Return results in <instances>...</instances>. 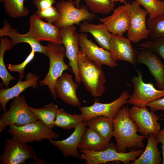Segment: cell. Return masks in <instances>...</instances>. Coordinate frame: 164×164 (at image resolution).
Listing matches in <instances>:
<instances>
[{
  "instance_id": "1",
  "label": "cell",
  "mask_w": 164,
  "mask_h": 164,
  "mask_svg": "<svg viewBox=\"0 0 164 164\" xmlns=\"http://www.w3.org/2000/svg\"><path fill=\"white\" fill-rule=\"evenodd\" d=\"M128 106H123L116 118L113 120V136L116 142V148L120 152H127L128 149L143 148V141L146 138L139 135L138 126L130 117Z\"/></svg>"
},
{
  "instance_id": "2",
  "label": "cell",
  "mask_w": 164,
  "mask_h": 164,
  "mask_svg": "<svg viewBox=\"0 0 164 164\" xmlns=\"http://www.w3.org/2000/svg\"><path fill=\"white\" fill-rule=\"evenodd\" d=\"M77 62L81 82L93 97L101 96L105 91L106 82L101 66L80 52Z\"/></svg>"
},
{
  "instance_id": "3",
  "label": "cell",
  "mask_w": 164,
  "mask_h": 164,
  "mask_svg": "<svg viewBox=\"0 0 164 164\" xmlns=\"http://www.w3.org/2000/svg\"><path fill=\"white\" fill-rule=\"evenodd\" d=\"M45 48L49 58V70L45 78L38 82L40 86H48L53 99L56 100L57 97L55 89L56 81L64 70L69 69L64 60L66 50L63 44L50 43Z\"/></svg>"
},
{
  "instance_id": "4",
  "label": "cell",
  "mask_w": 164,
  "mask_h": 164,
  "mask_svg": "<svg viewBox=\"0 0 164 164\" xmlns=\"http://www.w3.org/2000/svg\"><path fill=\"white\" fill-rule=\"evenodd\" d=\"M143 148L132 149L128 152L118 151L116 146L110 143L108 147L99 151H92L80 149L81 153L79 159L84 160L87 164H101L112 161H120L124 164H130L142 153Z\"/></svg>"
},
{
  "instance_id": "5",
  "label": "cell",
  "mask_w": 164,
  "mask_h": 164,
  "mask_svg": "<svg viewBox=\"0 0 164 164\" xmlns=\"http://www.w3.org/2000/svg\"><path fill=\"white\" fill-rule=\"evenodd\" d=\"M9 109L0 116V132L8 125L21 126L37 121V118L30 109L23 95L12 100Z\"/></svg>"
},
{
  "instance_id": "6",
  "label": "cell",
  "mask_w": 164,
  "mask_h": 164,
  "mask_svg": "<svg viewBox=\"0 0 164 164\" xmlns=\"http://www.w3.org/2000/svg\"><path fill=\"white\" fill-rule=\"evenodd\" d=\"M9 126L7 133L12 137L26 143L40 142L44 139H54L60 136L39 120L21 126Z\"/></svg>"
},
{
  "instance_id": "7",
  "label": "cell",
  "mask_w": 164,
  "mask_h": 164,
  "mask_svg": "<svg viewBox=\"0 0 164 164\" xmlns=\"http://www.w3.org/2000/svg\"><path fill=\"white\" fill-rule=\"evenodd\" d=\"M56 8L60 13V17L54 24L60 29L75 24L79 25L80 22L84 20L91 22L96 17L95 14L89 12L85 5L77 8L73 0H61L56 4Z\"/></svg>"
},
{
  "instance_id": "8",
  "label": "cell",
  "mask_w": 164,
  "mask_h": 164,
  "mask_svg": "<svg viewBox=\"0 0 164 164\" xmlns=\"http://www.w3.org/2000/svg\"><path fill=\"white\" fill-rule=\"evenodd\" d=\"M2 150L0 156V164H25L28 159L38 158L30 145L13 137L10 139L6 138L3 144Z\"/></svg>"
},
{
  "instance_id": "9",
  "label": "cell",
  "mask_w": 164,
  "mask_h": 164,
  "mask_svg": "<svg viewBox=\"0 0 164 164\" xmlns=\"http://www.w3.org/2000/svg\"><path fill=\"white\" fill-rule=\"evenodd\" d=\"M128 13L130 25L127 31V36L132 42L137 43L141 40L149 38V31L146 23V17L148 13L145 9L141 8L136 1L132 3H124Z\"/></svg>"
},
{
  "instance_id": "10",
  "label": "cell",
  "mask_w": 164,
  "mask_h": 164,
  "mask_svg": "<svg viewBox=\"0 0 164 164\" xmlns=\"http://www.w3.org/2000/svg\"><path fill=\"white\" fill-rule=\"evenodd\" d=\"M138 76L132 77L134 89L127 103L139 107L147 106L150 102L164 97V89L158 90L152 83H145L142 72L137 70Z\"/></svg>"
},
{
  "instance_id": "11",
  "label": "cell",
  "mask_w": 164,
  "mask_h": 164,
  "mask_svg": "<svg viewBox=\"0 0 164 164\" xmlns=\"http://www.w3.org/2000/svg\"><path fill=\"white\" fill-rule=\"evenodd\" d=\"M127 91L122 92L119 97L113 101L108 103H100L96 99L90 106L79 107L84 119L86 121L98 116H104L114 119L124 104L130 97Z\"/></svg>"
},
{
  "instance_id": "12",
  "label": "cell",
  "mask_w": 164,
  "mask_h": 164,
  "mask_svg": "<svg viewBox=\"0 0 164 164\" xmlns=\"http://www.w3.org/2000/svg\"><path fill=\"white\" fill-rule=\"evenodd\" d=\"M27 35L35 41L40 42L63 44L60 29L52 24L43 21L35 13L29 19V28Z\"/></svg>"
},
{
  "instance_id": "13",
  "label": "cell",
  "mask_w": 164,
  "mask_h": 164,
  "mask_svg": "<svg viewBox=\"0 0 164 164\" xmlns=\"http://www.w3.org/2000/svg\"><path fill=\"white\" fill-rule=\"evenodd\" d=\"M129 114L137 125L139 132L147 138L151 134L156 136L160 130L161 125L158 122L160 118L149 111L146 106H133L129 109Z\"/></svg>"
},
{
  "instance_id": "14",
  "label": "cell",
  "mask_w": 164,
  "mask_h": 164,
  "mask_svg": "<svg viewBox=\"0 0 164 164\" xmlns=\"http://www.w3.org/2000/svg\"><path fill=\"white\" fill-rule=\"evenodd\" d=\"M60 34L63 44L66 50L65 56L69 60V66L75 76V81L78 84L81 82L79 77L77 57L79 52V33L74 25L60 28Z\"/></svg>"
},
{
  "instance_id": "15",
  "label": "cell",
  "mask_w": 164,
  "mask_h": 164,
  "mask_svg": "<svg viewBox=\"0 0 164 164\" xmlns=\"http://www.w3.org/2000/svg\"><path fill=\"white\" fill-rule=\"evenodd\" d=\"M79 52L101 66L113 68L118 66L112 60L110 51L98 46L85 33H79Z\"/></svg>"
},
{
  "instance_id": "16",
  "label": "cell",
  "mask_w": 164,
  "mask_h": 164,
  "mask_svg": "<svg viewBox=\"0 0 164 164\" xmlns=\"http://www.w3.org/2000/svg\"><path fill=\"white\" fill-rule=\"evenodd\" d=\"M131 41L123 35L118 36L111 34L110 42V52L112 60L129 62L134 66L136 65L138 50L132 46Z\"/></svg>"
},
{
  "instance_id": "17",
  "label": "cell",
  "mask_w": 164,
  "mask_h": 164,
  "mask_svg": "<svg viewBox=\"0 0 164 164\" xmlns=\"http://www.w3.org/2000/svg\"><path fill=\"white\" fill-rule=\"evenodd\" d=\"M140 50L137 52L136 65L143 64L146 65L154 77L158 88L164 89V64L159 56L148 49Z\"/></svg>"
},
{
  "instance_id": "18",
  "label": "cell",
  "mask_w": 164,
  "mask_h": 164,
  "mask_svg": "<svg viewBox=\"0 0 164 164\" xmlns=\"http://www.w3.org/2000/svg\"><path fill=\"white\" fill-rule=\"evenodd\" d=\"M78 84L73 80L72 74L63 73L56 80L55 89L57 97L65 103L74 107L81 106L77 96Z\"/></svg>"
},
{
  "instance_id": "19",
  "label": "cell",
  "mask_w": 164,
  "mask_h": 164,
  "mask_svg": "<svg viewBox=\"0 0 164 164\" xmlns=\"http://www.w3.org/2000/svg\"><path fill=\"white\" fill-rule=\"evenodd\" d=\"M86 121L79 124L68 138L62 140H49L50 143L58 149L66 158L69 156L79 159L80 154L78 149L80 141L86 128Z\"/></svg>"
},
{
  "instance_id": "20",
  "label": "cell",
  "mask_w": 164,
  "mask_h": 164,
  "mask_svg": "<svg viewBox=\"0 0 164 164\" xmlns=\"http://www.w3.org/2000/svg\"><path fill=\"white\" fill-rule=\"evenodd\" d=\"M113 11L112 15L99 18V21L105 25L111 33L118 36H122L130 27L129 14L125 5L118 6Z\"/></svg>"
},
{
  "instance_id": "21",
  "label": "cell",
  "mask_w": 164,
  "mask_h": 164,
  "mask_svg": "<svg viewBox=\"0 0 164 164\" xmlns=\"http://www.w3.org/2000/svg\"><path fill=\"white\" fill-rule=\"evenodd\" d=\"M39 77L36 73L28 72L26 75L25 80L22 81L19 78L18 82L12 87L0 89V103L3 112L6 111L7 103L10 100L19 96L21 93L28 87H37Z\"/></svg>"
},
{
  "instance_id": "22",
  "label": "cell",
  "mask_w": 164,
  "mask_h": 164,
  "mask_svg": "<svg viewBox=\"0 0 164 164\" xmlns=\"http://www.w3.org/2000/svg\"><path fill=\"white\" fill-rule=\"evenodd\" d=\"M0 36H9L13 47L18 43H25L31 46L32 50L35 52L42 53L47 56V52L45 46L41 45L40 42L35 41L29 37L26 33L22 34L19 33L16 29L12 28L8 22L5 20L3 23V27L0 30Z\"/></svg>"
},
{
  "instance_id": "23",
  "label": "cell",
  "mask_w": 164,
  "mask_h": 164,
  "mask_svg": "<svg viewBox=\"0 0 164 164\" xmlns=\"http://www.w3.org/2000/svg\"><path fill=\"white\" fill-rule=\"evenodd\" d=\"M79 26L80 33H90L101 47L110 51L111 33L109 32L104 24L103 23L94 24L84 20Z\"/></svg>"
},
{
  "instance_id": "24",
  "label": "cell",
  "mask_w": 164,
  "mask_h": 164,
  "mask_svg": "<svg viewBox=\"0 0 164 164\" xmlns=\"http://www.w3.org/2000/svg\"><path fill=\"white\" fill-rule=\"evenodd\" d=\"M148 141L145 150L141 155L131 164H160L162 163L161 151L158 148V142L156 136L150 135L147 138Z\"/></svg>"
},
{
  "instance_id": "25",
  "label": "cell",
  "mask_w": 164,
  "mask_h": 164,
  "mask_svg": "<svg viewBox=\"0 0 164 164\" xmlns=\"http://www.w3.org/2000/svg\"><path fill=\"white\" fill-rule=\"evenodd\" d=\"M110 142L96 132L88 128H86L78 145L80 149L99 151L106 149Z\"/></svg>"
},
{
  "instance_id": "26",
  "label": "cell",
  "mask_w": 164,
  "mask_h": 164,
  "mask_svg": "<svg viewBox=\"0 0 164 164\" xmlns=\"http://www.w3.org/2000/svg\"><path fill=\"white\" fill-rule=\"evenodd\" d=\"M113 120L104 116H98L86 121V126L110 142L113 136Z\"/></svg>"
},
{
  "instance_id": "27",
  "label": "cell",
  "mask_w": 164,
  "mask_h": 164,
  "mask_svg": "<svg viewBox=\"0 0 164 164\" xmlns=\"http://www.w3.org/2000/svg\"><path fill=\"white\" fill-rule=\"evenodd\" d=\"M82 114H70L63 108H58L54 123V127L63 129L70 130L75 128L84 121Z\"/></svg>"
},
{
  "instance_id": "28",
  "label": "cell",
  "mask_w": 164,
  "mask_h": 164,
  "mask_svg": "<svg viewBox=\"0 0 164 164\" xmlns=\"http://www.w3.org/2000/svg\"><path fill=\"white\" fill-rule=\"evenodd\" d=\"M29 108L38 120L41 121L51 129L54 127V123L59 108L57 105L51 103L41 108H35L30 106Z\"/></svg>"
},
{
  "instance_id": "29",
  "label": "cell",
  "mask_w": 164,
  "mask_h": 164,
  "mask_svg": "<svg viewBox=\"0 0 164 164\" xmlns=\"http://www.w3.org/2000/svg\"><path fill=\"white\" fill-rule=\"evenodd\" d=\"M13 46L10 40L7 36L1 37L0 44V77L5 86L8 88L11 81L17 80L8 71L4 61V55L7 50H10Z\"/></svg>"
},
{
  "instance_id": "30",
  "label": "cell",
  "mask_w": 164,
  "mask_h": 164,
  "mask_svg": "<svg viewBox=\"0 0 164 164\" xmlns=\"http://www.w3.org/2000/svg\"><path fill=\"white\" fill-rule=\"evenodd\" d=\"M25 0H4V6L6 13L10 17L16 18L28 15L29 9L24 5Z\"/></svg>"
},
{
  "instance_id": "31",
  "label": "cell",
  "mask_w": 164,
  "mask_h": 164,
  "mask_svg": "<svg viewBox=\"0 0 164 164\" xmlns=\"http://www.w3.org/2000/svg\"><path fill=\"white\" fill-rule=\"evenodd\" d=\"M146 24L150 40L164 37V13L153 19L149 18Z\"/></svg>"
},
{
  "instance_id": "32",
  "label": "cell",
  "mask_w": 164,
  "mask_h": 164,
  "mask_svg": "<svg viewBox=\"0 0 164 164\" xmlns=\"http://www.w3.org/2000/svg\"><path fill=\"white\" fill-rule=\"evenodd\" d=\"M91 12L106 14L113 10L115 2L113 0H84Z\"/></svg>"
},
{
  "instance_id": "33",
  "label": "cell",
  "mask_w": 164,
  "mask_h": 164,
  "mask_svg": "<svg viewBox=\"0 0 164 164\" xmlns=\"http://www.w3.org/2000/svg\"><path fill=\"white\" fill-rule=\"evenodd\" d=\"M147 11L149 18H155L164 13V1L161 0H135Z\"/></svg>"
},
{
  "instance_id": "34",
  "label": "cell",
  "mask_w": 164,
  "mask_h": 164,
  "mask_svg": "<svg viewBox=\"0 0 164 164\" xmlns=\"http://www.w3.org/2000/svg\"><path fill=\"white\" fill-rule=\"evenodd\" d=\"M140 49L149 50L161 57L164 60V37L148 40L137 44Z\"/></svg>"
},
{
  "instance_id": "35",
  "label": "cell",
  "mask_w": 164,
  "mask_h": 164,
  "mask_svg": "<svg viewBox=\"0 0 164 164\" xmlns=\"http://www.w3.org/2000/svg\"><path fill=\"white\" fill-rule=\"evenodd\" d=\"M35 13L39 18L45 19L47 22L50 24H54L60 17L59 12L53 5L46 9L37 10Z\"/></svg>"
},
{
  "instance_id": "36",
  "label": "cell",
  "mask_w": 164,
  "mask_h": 164,
  "mask_svg": "<svg viewBox=\"0 0 164 164\" xmlns=\"http://www.w3.org/2000/svg\"><path fill=\"white\" fill-rule=\"evenodd\" d=\"M35 52L32 50L31 52L25 60L21 63L18 64H8V69L11 71L18 73L19 78L22 79L24 76V70L27 65L33 59Z\"/></svg>"
},
{
  "instance_id": "37",
  "label": "cell",
  "mask_w": 164,
  "mask_h": 164,
  "mask_svg": "<svg viewBox=\"0 0 164 164\" xmlns=\"http://www.w3.org/2000/svg\"><path fill=\"white\" fill-rule=\"evenodd\" d=\"M147 106L154 112L159 110L164 111V97L150 102Z\"/></svg>"
},
{
  "instance_id": "38",
  "label": "cell",
  "mask_w": 164,
  "mask_h": 164,
  "mask_svg": "<svg viewBox=\"0 0 164 164\" xmlns=\"http://www.w3.org/2000/svg\"><path fill=\"white\" fill-rule=\"evenodd\" d=\"M33 2L37 10H41L50 7L56 1V0H33Z\"/></svg>"
},
{
  "instance_id": "39",
  "label": "cell",
  "mask_w": 164,
  "mask_h": 164,
  "mask_svg": "<svg viewBox=\"0 0 164 164\" xmlns=\"http://www.w3.org/2000/svg\"><path fill=\"white\" fill-rule=\"evenodd\" d=\"M157 141L159 143L162 144L161 148L162 155V163L164 164V127L160 130L156 135Z\"/></svg>"
},
{
  "instance_id": "40",
  "label": "cell",
  "mask_w": 164,
  "mask_h": 164,
  "mask_svg": "<svg viewBox=\"0 0 164 164\" xmlns=\"http://www.w3.org/2000/svg\"><path fill=\"white\" fill-rule=\"evenodd\" d=\"M31 164H46L45 161L42 159L37 158L34 159L33 162H30Z\"/></svg>"
},
{
  "instance_id": "41",
  "label": "cell",
  "mask_w": 164,
  "mask_h": 164,
  "mask_svg": "<svg viewBox=\"0 0 164 164\" xmlns=\"http://www.w3.org/2000/svg\"><path fill=\"white\" fill-rule=\"evenodd\" d=\"M81 0H74V2L77 8H80V2Z\"/></svg>"
},
{
  "instance_id": "42",
  "label": "cell",
  "mask_w": 164,
  "mask_h": 164,
  "mask_svg": "<svg viewBox=\"0 0 164 164\" xmlns=\"http://www.w3.org/2000/svg\"><path fill=\"white\" fill-rule=\"evenodd\" d=\"M113 0L114 1V2H120L123 3H124L126 2L125 1L126 0ZM127 0L129 1V0Z\"/></svg>"
},
{
  "instance_id": "43",
  "label": "cell",
  "mask_w": 164,
  "mask_h": 164,
  "mask_svg": "<svg viewBox=\"0 0 164 164\" xmlns=\"http://www.w3.org/2000/svg\"><path fill=\"white\" fill-rule=\"evenodd\" d=\"M159 115L162 117H160V118L162 120L164 121V114H159Z\"/></svg>"
},
{
  "instance_id": "44",
  "label": "cell",
  "mask_w": 164,
  "mask_h": 164,
  "mask_svg": "<svg viewBox=\"0 0 164 164\" xmlns=\"http://www.w3.org/2000/svg\"><path fill=\"white\" fill-rule=\"evenodd\" d=\"M4 0H0V2H3Z\"/></svg>"
}]
</instances>
